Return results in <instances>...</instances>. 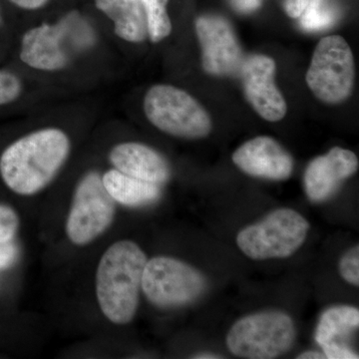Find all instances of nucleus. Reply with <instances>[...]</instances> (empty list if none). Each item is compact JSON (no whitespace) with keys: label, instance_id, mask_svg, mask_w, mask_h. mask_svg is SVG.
Here are the masks:
<instances>
[{"label":"nucleus","instance_id":"23","mask_svg":"<svg viewBox=\"0 0 359 359\" xmlns=\"http://www.w3.org/2000/svg\"><path fill=\"white\" fill-rule=\"evenodd\" d=\"M18 249L13 243L0 245V269L9 268L16 261Z\"/></svg>","mask_w":359,"mask_h":359},{"label":"nucleus","instance_id":"19","mask_svg":"<svg viewBox=\"0 0 359 359\" xmlns=\"http://www.w3.org/2000/svg\"><path fill=\"white\" fill-rule=\"evenodd\" d=\"M147 22L151 41H162L172 32V23L167 13L168 0H140Z\"/></svg>","mask_w":359,"mask_h":359},{"label":"nucleus","instance_id":"2","mask_svg":"<svg viewBox=\"0 0 359 359\" xmlns=\"http://www.w3.org/2000/svg\"><path fill=\"white\" fill-rule=\"evenodd\" d=\"M147 257L138 245L120 241L108 248L96 273V295L104 316L116 325L133 320Z\"/></svg>","mask_w":359,"mask_h":359},{"label":"nucleus","instance_id":"12","mask_svg":"<svg viewBox=\"0 0 359 359\" xmlns=\"http://www.w3.org/2000/svg\"><path fill=\"white\" fill-rule=\"evenodd\" d=\"M233 161L245 174L273 181L289 179L294 169L292 156L266 136L245 142L233 153Z\"/></svg>","mask_w":359,"mask_h":359},{"label":"nucleus","instance_id":"13","mask_svg":"<svg viewBox=\"0 0 359 359\" xmlns=\"http://www.w3.org/2000/svg\"><path fill=\"white\" fill-rule=\"evenodd\" d=\"M20 60L32 69L56 72L65 69L69 62L63 48V32L60 26L40 25L23 35Z\"/></svg>","mask_w":359,"mask_h":359},{"label":"nucleus","instance_id":"22","mask_svg":"<svg viewBox=\"0 0 359 359\" xmlns=\"http://www.w3.org/2000/svg\"><path fill=\"white\" fill-rule=\"evenodd\" d=\"M339 273L346 282L359 285V247L353 248L344 255L339 262Z\"/></svg>","mask_w":359,"mask_h":359},{"label":"nucleus","instance_id":"24","mask_svg":"<svg viewBox=\"0 0 359 359\" xmlns=\"http://www.w3.org/2000/svg\"><path fill=\"white\" fill-rule=\"evenodd\" d=\"M309 0H285V11L292 18H301L308 6Z\"/></svg>","mask_w":359,"mask_h":359},{"label":"nucleus","instance_id":"8","mask_svg":"<svg viewBox=\"0 0 359 359\" xmlns=\"http://www.w3.org/2000/svg\"><path fill=\"white\" fill-rule=\"evenodd\" d=\"M115 217V201L103 185L102 177L90 172L80 180L66 223L73 244L93 242L107 230Z\"/></svg>","mask_w":359,"mask_h":359},{"label":"nucleus","instance_id":"15","mask_svg":"<svg viewBox=\"0 0 359 359\" xmlns=\"http://www.w3.org/2000/svg\"><path fill=\"white\" fill-rule=\"evenodd\" d=\"M358 327V309L347 306H334L321 314L314 339L323 349L325 358L358 359V354L347 346L346 339Z\"/></svg>","mask_w":359,"mask_h":359},{"label":"nucleus","instance_id":"10","mask_svg":"<svg viewBox=\"0 0 359 359\" xmlns=\"http://www.w3.org/2000/svg\"><path fill=\"white\" fill-rule=\"evenodd\" d=\"M275 74V61L266 55L245 59L240 71L248 101L269 122L280 121L287 113V103L276 86Z\"/></svg>","mask_w":359,"mask_h":359},{"label":"nucleus","instance_id":"18","mask_svg":"<svg viewBox=\"0 0 359 359\" xmlns=\"http://www.w3.org/2000/svg\"><path fill=\"white\" fill-rule=\"evenodd\" d=\"M339 18V7L334 0H309L301 15V25L308 32L327 29Z\"/></svg>","mask_w":359,"mask_h":359},{"label":"nucleus","instance_id":"4","mask_svg":"<svg viewBox=\"0 0 359 359\" xmlns=\"http://www.w3.org/2000/svg\"><path fill=\"white\" fill-rule=\"evenodd\" d=\"M144 111L156 128L172 136L204 138L212 130L211 118L199 102L172 85L151 87L144 98Z\"/></svg>","mask_w":359,"mask_h":359},{"label":"nucleus","instance_id":"20","mask_svg":"<svg viewBox=\"0 0 359 359\" xmlns=\"http://www.w3.org/2000/svg\"><path fill=\"white\" fill-rule=\"evenodd\" d=\"M22 93L20 78L9 71L0 70V106L13 103Z\"/></svg>","mask_w":359,"mask_h":359},{"label":"nucleus","instance_id":"11","mask_svg":"<svg viewBox=\"0 0 359 359\" xmlns=\"http://www.w3.org/2000/svg\"><path fill=\"white\" fill-rule=\"evenodd\" d=\"M358 169V157L346 149L334 147L327 155L316 158L304 173V190L309 201L321 203L330 199L342 182Z\"/></svg>","mask_w":359,"mask_h":359},{"label":"nucleus","instance_id":"3","mask_svg":"<svg viewBox=\"0 0 359 359\" xmlns=\"http://www.w3.org/2000/svg\"><path fill=\"white\" fill-rule=\"evenodd\" d=\"M294 321L282 311H264L245 316L231 327L226 346L233 355L271 359L287 353L295 339Z\"/></svg>","mask_w":359,"mask_h":359},{"label":"nucleus","instance_id":"5","mask_svg":"<svg viewBox=\"0 0 359 359\" xmlns=\"http://www.w3.org/2000/svg\"><path fill=\"white\" fill-rule=\"evenodd\" d=\"M309 230V222L301 214L292 209H280L241 231L237 244L250 259H283L302 247Z\"/></svg>","mask_w":359,"mask_h":359},{"label":"nucleus","instance_id":"27","mask_svg":"<svg viewBox=\"0 0 359 359\" xmlns=\"http://www.w3.org/2000/svg\"><path fill=\"white\" fill-rule=\"evenodd\" d=\"M297 358H299V359H320V358H325V355L323 353H318V351H306V353L299 354V355L297 356Z\"/></svg>","mask_w":359,"mask_h":359},{"label":"nucleus","instance_id":"28","mask_svg":"<svg viewBox=\"0 0 359 359\" xmlns=\"http://www.w3.org/2000/svg\"><path fill=\"white\" fill-rule=\"evenodd\" d=\"M193 358H197V359H219L222 358L221 356L217 355V354H212V353H199L196 354L195 356H194Z\"/></svg>","mask_w":359,"mask_h":359},{"label":"nucleus","instance_id":"21","mask_svg":"<svg viewBox=\"0 0 359 359\" xmlns=\"http://www.w3.org/2000/svg\"><path fill=\"white\" fill-rule=\"evenodd\" d=\"M20 226L16 212L11 207L0 205V245L13 242Z\"/></svg>","mask_w":359,"mask_h":359},{"label":"nucleus","instance_id":"16","mask_svg":"<svg viewBox=\"0 0 359 359\" xmlns=\"http://www.w3.org/2000/svg\"><path fill=\"white\" fill-rule=\"evenodd\" d=\"M99 11L114 25V32L125 41L140 43L148 36L147 22L140 0H94Z\"/></svg>","mask_w":359,"mask_h":359},{"label":"nucleus","instance_id":"14","mask_svg":"<svg viewBox=\"0 0 359 359\" xmlns=\"http://www.w3.org/2000/svg\"><path fill=\"white\" fill-rule=\"evenodd\" d=\"M111 164L122 173L162 185L171 177L166 159L154 149L137 142H125L111 149Z\"/></svg>","mask_w":359,"mask_h":359},{"label":"nucleus","instance_id":"26","mask_svg":"<svg viewBox=\"0 0 359 359\" xmlns=\"http://www.w3.org/2000/svg\"><path fill=\"white\" fill-rule=\"evenodd\" d=\"M14 6L26 9V11H36L41 8L48 2V0H9Z\"/></svg>","mask_w":359,"mask_h":359},{"label":"nucleus","instance_id":"1","mask_svg":"<svg viewBox=\"0 0 359 359\" xmlns=\"http://www.w3.org/2000/svg\"><path fill=\"white\" fill-rule=\"evenodd\" d=\"M68 135L43 128L21 137L0 156V176L14 193L32 196L51 183L70 154Z\"/></svg>","mask_w":359,"mask_h":359},{"label":"nucleus","instance_id":"9","mask_svg":"<svg viewBox=\"0 0 359 359\" xmlns=\"http://www.w3.org/2000/svg\"><path fill=\"white\" fill-rule=\"evenodd\" d=\"M196 32L202 46L203 67L209 74H240L245 59L229 21L221 16H201L196 22Z\"/></svg>","mask_w":359,"mask_h":359},{"label":"nucleus","instance_id":"17","mask_svg":"<svg viewBox=\"0 0 359 359\" xmlns=\"http://www.w3.org/2000/svg\"><path fill=\"white\" fill-rule=\"evenodd\" d=\"M103 185L111 198L127 207H142L160 199V185L142 181L112 169L102 176Z\"/></svg>","mask_w":359,"mask_h":359},{"label":"nucleus","instance_id":"25","mask_svg":"<svg viewBox=\"0 0 359 359\" xmlns=\"http://www.w3.org/2000/svg\"><path fill=\"white\" fill-rule=\"evenodd\" d=\"M231 6L241 13H250L261 6L262 0H230Z\"/></svg>","mask_w":359,"mask_h":359},{"label":"nucleus","instance_id":"29","mask_svg":"<svg viewBox=\"0 0 359 359\" xmlns=\"http://www.w3.org/2000/svg\"><path fill=\"white\" fill-rule=\"evenodd\" d=\"M2 23V15H1V11H0V25H1Z\"/></svg>","mask_w":359,"mask_h":359},{"label":"nucleus","instance_id":"7","mask_svg":"<svg viewBox=\"0 0 359 359\" xmlns=\"http://www.w3.org/2000/svg\"><path fill=\"white\" fill-rule=\"evenodd\" d=\"M354 82L353 51L346 39L332 35L320 40L306 73V83L323 102L339 103L351 95Z\"/></svg>","mask_w":359,"mask_h":359},{"label":"nucleus","instance_id":"6","mask_svg":"<svg viewBox=\"0 0 359 359\" xmlns=\"http://www.w3.org/2000/svg\"><path fill=\"white\" fill-rule=\"evenodd\" d=\"M204 276L198 269L173 257L147 261L142 290L159 308H177L195 302L205 290Z\"/></svg>","mask_w":359,"mask_h":359}]
</instances>
